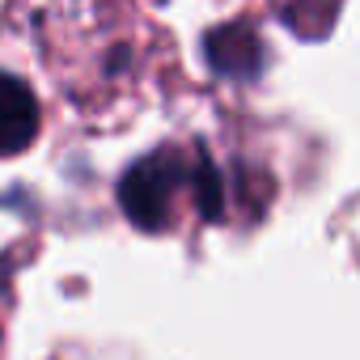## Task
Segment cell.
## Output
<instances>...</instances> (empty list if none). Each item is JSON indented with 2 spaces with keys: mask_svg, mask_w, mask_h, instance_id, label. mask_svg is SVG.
Here are the masks:
<instances>
[{
  "mask_svg": "<svg viewBox=\"0 0 360 360\" xmlns=\"http://www.w3.org/2000/svg\"><path fill=\"white\" fill-rule=\"evenodd\" d=\"M39 131V102L26 81L0 72V157L26 148Z\"/></svg>",
  "mask_w": 360,
  "mask_h": 360,
  "instance_id": "2",
  "label": "cell"
},
{
  "mask_svg": "<svg viewBox=\"0 0 360 360\" xmlns=\"http://www.w3.org/2000/svg\"><path fill=\"white\" fill-rule=\"evenodd\" d=\"M187 183V169L174 153L161 157H144L127 169V178L119 183V204L131 217V225L140 229H165L169 225V208L178 187Z\"/></svg>",
  "mask_w": 360,
  "mask_h": 360,
  "instance_id": "1",
  "label": "cell"
}]
</instances>
